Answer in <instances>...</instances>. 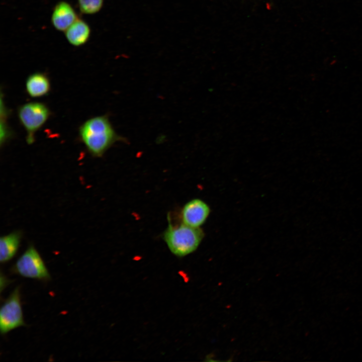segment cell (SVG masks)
Instances as JSON below:
<instances>
[{
	"label": "cell",
	"instance_id": "obj_1",
	"mask_svg": "<svg viewBox=\"0 0 362 362\" xmlns=\"http://www.w3.org/2000/svg\"><path fill=\"white\" fill-rule=\"evenodd\" d=\"M78 134L88 151L95 157L102 156L115 142L125 140L116 132L106 115L87 120L80 126Z\"/></svg>",
	"mask_w": 362,
	"mask_h": 362
},
{
	"label": "cell",
	"instance_id": "obj_2",
	"mask_svg": "<svg viewBox=\"0 0 362 362\" xmlns=\"http://www.w3.org/2000/svg\"><path fill=\"white\" fill-rule=\"evenodd\" d=\"M167 220L168 226L163 237L170 251L180 257L195 251L204 237L202 229L193 227L183 223L179 225H173L169 214H168Z\"/></svg>",
	"mask_w": 362,
	"mask_h": 362
},
{
	"label": "cell",
	"instance_id": "obj_3",
	"mask_svg": "<svg viewBox=\"0 0 362 362\" xmlns=\"http://www.w3.org/2000/svg\"><path fill=\"white\" fill-rule=\"evenodd\" d=\"M50 115L47 106L40 102H30L20 106L18 110L19 121L25 129L28 144L35 141V134L46 123Z\"/></svg>",
	"mask_w": 362,
	"mask_h": 362
},
{
	"label": "cell",
	"instance_id": "obj_4",
	"mask_svg": "<svg viewBox=\"0 0 362 362\" xmlns=\"http://www.w3.org/2000/svg\"><path fill=\"white\" fill-rule=\"evenodd\" d=\"M12 273L23 277L43 281L51 279L50 274L38 251L29 246L13 266Z\"/></svg>",
	"mask_w": 362,
	"mask_h": 362
},
{
	"label": "cell",
	"instance_id": "obj_5",
	"mask_svg": "<svg viewBox=\"0 0 362 362\" xmlns=\"http://www.w3.org/2000/svg\"><path fill=\"white\" fill-rule=\"evenodd\" d=\"M21 302L20 287H16L5 300L0 309V331L3 335L25 326Z\"/></svg>",
	"mask_w": 362,
	"mask_h": 362
},
{
	"label": "cell",
	"instance_id": "obj_6",
	"mask_svg": "<svg viewBox=\"0 0 362 362\" xmlns=\"http://www.w3.org/2000/svg\"><path fill=\"white\" fill-rule=\"evenodd\" d=\"M210 213L208 205L202 200L193 199L187 203L181 211L182 223L196 228L204 224Z\"/></svg>",
	"mask_w": 362,
	"mask_h": 362
},
{
	"label": "cell",
	"instance_id": "obj_7",
	"mask_svg": "<svg viewBox=\"0 0 362 362\" xmlns=\"http://www.w3.org/2000/svg\"><path fill=\"white\" fill-rule=\"evenodd\" d=\"M77 18L73 7L66 2L61 1L53 9L51 22L56 30L65 31Z\"/></svg>",
	"mask_w": 362,
	"mask_h": 362
},
{
	"label": "cell",
	"instance_id": "obj_8",
	"mask_svg": "<svg viewBox=\"0 0 362 362\" xmlns=\"http://www.w3.org/2000/svg\"><path fill=\"white\" fill-rule=\"evenodd\" d=\"M26 90L32 98L45 96L50 90V82L48 77L44 73L35 72L30 75L25 83Z\"/></svg>",
	"mask_w": 362,
	"mask_h": 362
},
{
	"label": "cell",
	"instance_id": "obj_9",
	"mask_svg": "<svg viewBox=\"0 0 362 362\" xmlns=\"http://www.w3.org/2000/svg\"><path fill=\"white\" fill-rule=\"evenodd\" d=\"M64 32L68 42L74 46H80L84 44L89 39L90 35L89 25L78 18Z\"/></svg>",
	"mask_w": 362,
	"mask_h": 362
},
{
	"label": "cell",
	"instance_id": "obj_10",
	"mask_svg": "<svg viewBox=\"0 0 362 362\" xmlns=\"http://www.w3.org/2000/svg\"><path fill=\"white\" fill-rule=\"evenodd\" d=\"M21 233L15 231L2 236L0 239V261L4 263L15 255L19 249Z\"/></svg>",
	"mask_w": 362,
	"mask_h": 362
},
{
	"label": "cell",
	"instance_id": "obj_11",
	"mask_svg": "<svg viewBox=\"0 0 362 362\" xmlns=\"http://www.w3.org/2000/svg\"><path fill=\"white\" fill-rule=\"evenodd\" d=\"M80 11L85 14H94L102 9L104 0H77Z\"/></svg>",
	"mask_w": 362,
	"mask_h": 362
},
{
	"label": "cell",
	"instance_id": "obj_12",
	"mask_svg": "<svg viewBox=\"0 0 362 362\" xmlns=\"http://www.w3.org/2000/svg\"><path fill=\"white\" fill-rule=\"evenodd\" d=\"M8 112L5 106L1 102V144L3 145L12 135L10 130L6 123Z\"/></svg>",
	"mask_w": 362,
	"mask_h": 362
},
{
	"label": "cell",
	"instance_id": "obj_13",
	"mask_svg": "<svg viewBox=\"0 0 362 362\" xmlns=\"http://www.w3.org/2000/svg\"><path fill=\"white\" fill-rule=\"evenodd\" d=\"M10 281L7 279V277L1 273V291L9 284Z\"/></svg>",
	"mask_w": 362,
	"mask_h": 362
}]
</instances>
